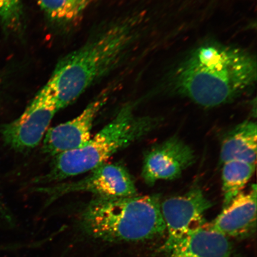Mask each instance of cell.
<instances>
[{"mask_svg":"<svg viewBox=\"0 0 257 257\" xmlns=\"http://www.w3.org/2000/svg\"><path fill=\"white\" fill-rule=\"evenodd\" d=\"M256 58L241 48L218 44L197 48L177 69L176 94L202 107H216L235 100L255 86Z\"/></svg>","mask_w":257,"mask_h":257,"instance_id":"cell-1","label":"cell"},{"mask_svg":"<svg viewBox=\"0 0 257 257\" xmlns=\"http://www.w3.org/2000/svg\"><path fill=\"white\" fill-rule=\"evenodd\" d=\"M138 19L128 17L106 25L57 63L46 85L60 110L120 65L136 39Z\"/></svg>","mask_w":257,"mask_h":257,"instance_id":"cell-2","label":"cell"},{"mask_svg":"<svg viewBox=\"0 0 257 257\" xmlns=\"http://www.w3.org/2000/svg\"><path fill=\"white\" fill-rule=\"evenodd\" d=\"M160 195L96 197L83 208L79 224L86 235L105 242H138L166 233Z\"/></svg>","mask_w":257,"mask_h":257,"instance_id":"cell-3","label":"cell"},{"mask_svg":"<svg viewBox=\"0 0 257 257\" xmlns=\"http://www.w3.org/2000/svg\"><path fill=\"white\" fill-rule=\"evenodd\" d=\"M134 110V104H124L113 119L84 146L54 157L49 171L34 183L53 184L91 171L114 154L153 133L162 123V118L140 116Z\"/></svg>","mask_w":257,"mask_h":257,"instance_id":"cell-4","label":"cell"},{"mask_svg":"<svg viewBox=\"0 0 257 257\" xmlns=\"http://www.w3.org/2000/svg\"><path fill=\"white\" fill-rule=\"evenodd\" d=\"M78 181L40 186L35 191L46 195L48 204L74 192H89L99 197L121 198L137 195L136 184L126 167L120 163H104Z\"/></svg>","mask_w":257,"mask_h":257,"instance_id":"cell-5","label":"cell"},{"mask_svg":"<svg viewBox=\"0 0 257 257\" xmlns=\"http://www.w3.org/2000/svg\"><path fill=\"white\" fill-rule=\"evenodd\" d=\"M60 110L52 93L45 85L20 116L3 125V140L18 152L34 149L46 136L54 115Z\"/></svg>","mask_w":257,"mask_h":257,"instance_id":"cell-6","label":"cell"},{"mask_svg":"<svg viewBox=\"0 0 257 257\" xmlns=\"http://www.w3.org/2000/svg\"><path fill=\"white\" fill-rule=\"evenodd\" d=\"M110 87L103 90L76 118L48 130L43 140L44 153L55 157L84 146L91 139L94 122L111 94Z\"/></svg>","mask_w":257,"mask_h":257,"instance_id":"cell-7","label":"cell"},{"mask_svg":"<svg viewBox=\"0 0 257 257\" xmlns=\"http://www.w3.org/2000/svg\"><path fill=\"white\" fill-rule=\"evenodd\" d=\"M195 158L194 150L181 138L173 136L144 153L141 176L151 186L161 180L172 181L194 165Z\"/></svg>","mask_w":257,"mask_h":257,"instance_id":"cell-8","label":"cell"},{"mask_svg":"<svg viewBox=\"0 0 257 257\" xmlns=\"http://www.w3.org/2000/svg\"><path fill=\"white\" fill-rule=\"evenodd\" d=\"M213 204L199 187L161 201L160 209L169 237L187 235L207 223L205 214Z\"/></svg>","mask_w":257,"mask_h":257,"instance_id":"cell-9","label":"cell"},{"mask_svg":"<svg viewBox=\"0 0 257 257\" xmlns=\"http://www.w3.org/2000/svg\"><path fill=\"white\" fill-rule=\"evenodd\" d=\"M150 257H237L229 239L207 223L194 232L167 237Z\"/></svg>","mask_w":257,"mask_h":257,"instance_id":"cell-10","label":"cell"},{"mask_svg":"<svg viewBox=\"0 0 257 257\" xmlns=\"http://www.w3.org/2000/svg\"><path fill=\"white\" fill-rule=\"evenodd\" d=\"M213 229L228 239L248 238L256 232V186L242 191L223 207L211 223Z\"/></svg>","mask_w":257,"mask_h":257,"instance_id":"cell-11","label":"cell"},{"mask_svg":"<svg viewBox=\"0 0 257 257\" xmlns=\"http://www.w3.org/2000/svg\"><path fill=\"white\" fill-rule=\"evenodd\" d=\"M257 127L255 122L245 120L225 134L221 144L220 162L241 161L256 164Z\"/></svg>","mask_w":257,"mask_h":257,"instance_id":"cell-12","label":"cell"},{"mask_svg":"<svg viewBox=\"0 0 257 257\" xmlns=\"http://www.w3.org/2000/svg\"><path fill=\"white\" fill-rule=\"evenodd\" d=\"M91 0H38L42 11L51 24L69 28L79 23Z\"/></svg>","mask_w":257,"mask_h":257,"instance_id":"cell-13","label":"cell"},{"mask_svg":"<svg viewBox=\"0 0 257 257\" xmlns=\"http://www.w3.org/2000/svg\"><path fill=\"white\" fill-rule=\"evenodd\" d=\"M222 165L223 207L243 191L255 171L256 164L232 160Z\"/></svg>","mask_w":257,"mask_h":257,"instance_id":"cell-14","label":"cell"},{"mask_svg":"<svg viewBox=\"0 0 257 257\" xmlns=\"http://www.w3.org/2000/svg\"><path fill=\"white\" fill-rule=\"evenodd\" d=\"M25 21L21 0H0V23L6 33L14 35L23 33Z\"/></svg>","mask_w":257,"mask_h":257,"instance_id":"cell-15","label":"cell"},{"mask_svg":"<svg viewBox=\"0 0 257 257\" xmlns=\"http://www.w3.org/2000/svg\"><path fill=\"white\" fill-rule=\"evenodd\" d=\"M1 218L6 220L10 219V217L7 214V211H6L4 205H3L1 201H0V219H1Z\"/></svg>","mask_w":257,"mask_h":257,"instance_id":"cell-16","label":"cell"},{"mask_svg":"<svg viewBox=\"0 0 257 257\" xmlns=\"http://www.w3.org/2000/svg\"><path fill=\"white\" fill-rule=\"evenodd\" d=\"M5 83V77L0 73V95H1Z\"/></svg>","mask_w":257,"mask_h":257,"instance_id":"cell-17","label":"cell"},{"mask_svg":"<svg viewBox=\"0 0 257 257\" xmlns=\"http://www.w3.org/2000/svg\"><path fill=\"white\" fill-rule=\"evenodd\" d=\"M3 248H4V247H2L1 246H0V250H2Z\"/></svg>","mask_w":257,"mask_h":257,"instance_id":"cell-18","label":"cell"}]
</instances>
